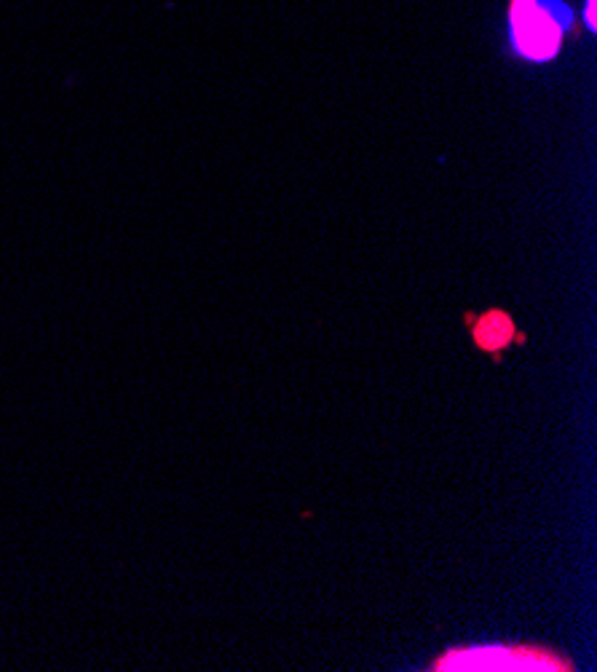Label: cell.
Instances as JSON below:
<instances>
[{
    "mask_svg": "<svg viewBox=\"0 0 597 672\" xmlns=\"http://www.w3.org/2000/svg\"><path fill=\"white\" fill-rule=\"evenodd\" d=\"M571 30L576 14L565 0H509L506 6L509 49L525 62H552Z\"/></svg>",
    "mask_w": 597,
    "mask_h": 672,
    "instance_id": "6da1fadb",
    "label": "cell"
},
{
    "mask_svg": "<svg viewBox=\"0 0 597 672\" xmlns=\"http://www.w3.org/2000/svg\"><path fill=\"white\" fill-rule=\"evenodd\" d=\"M434 670H568L565 662L552 651L541 648H464L448 651L434 662Z\"/></svg>",
    "mask_w": 597,
    "mask_h": 672,
    "instance_id": "7a4b0ae2",
    "label": "cell"
},
{
    "mask_svg": "<svg viewBox=\"0 0 597 672\" xmlns=\"http://www.w3.org/2000/svg\"><path fill=\"white\" fill-rule=\"evenodd\" d=\"M466 322H469V332H472L474 346L485 354H490L493 359L501 357V351L515 346V343H523L525 335L517 330V324L512 316L501 311V308H490L482 316L466 314Z\"/></svg>",
    "mask_w": 597,
    "mask_h": 672,
    "instance_id": "3957f363",
    "label": "cell"
},
{
    "mask_svg": "<svg viewBox=\"0 0 597 672\" xmlns=\"http://www.w3.org/2000/svg\"><path fill=\"white\" fill-rule=\"evenodd\" d=\"M595 6H597V0H587V3H584V25H587V30L589 33H595Z\"/></svg>",
    "mask_w": 597,
    "mask_h": 672,
    "instance_id": "277c9868",
    "label": "cell"
}]
</instances>
